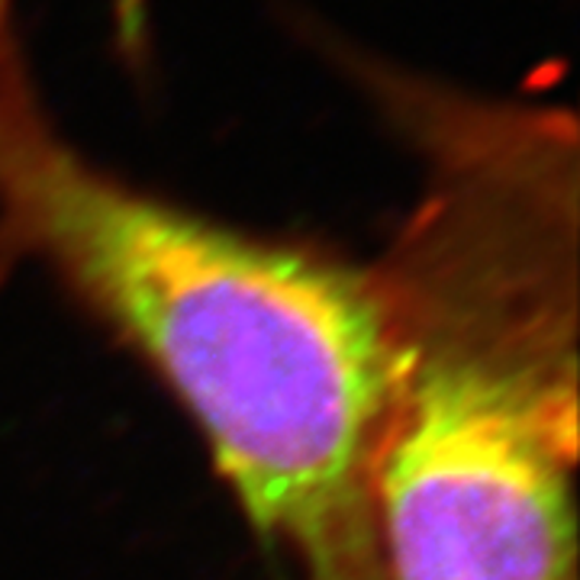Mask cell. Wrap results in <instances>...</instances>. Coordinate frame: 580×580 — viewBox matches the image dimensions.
<instances>
[{
  "label": "cell",
  "instance_id": "1",
  "mask_svg": "<svg viewBox=\"0 0 580 580\" xmlns=\"http://www.w3.org/2000/svg\"><path fill=\"white\" fill-rule=\"evenodd\" d=\"M429 188L371 265L384 384L375 580H578L571 146L529 119L429 129Z\"/></svg>",
  "mask_w": 580,
  "mask_h": 580
},
{
  "label": "cell",
  "instance_id": "2",
  "mask_svg": "<svg viewBox=\"0 0 580 580\" xmlns=\"http://www.w3.org/2000/svg\"><path fill=\"white\" fill-rule=\"evenodd\" d=\"M10 23L0 0V272L39 262L149 362L306 580H375L371 268L245 236L91 165L39 110Z\"/></svg>",
  "mask_w": 580,
  "mask_h": 580
}]
</instances>
